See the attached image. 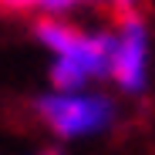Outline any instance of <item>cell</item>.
Returning a JSON list of instances; mask_svg holds the SVG:
<instances>
[{
	"label": "cell",
	"mask_w": 155,
	"mask_h": 155,
	"mask_svg": "<svg viewBox=\"0 0 155 155\" xmlns=\"http://www.w3.org/2000/svg\"><path fill=\"white\" fill-rule=\"evenodd\" d=\"M94 4H101L115 20L132 17V14H142V0H94Z\"/></svg>",
	"instance_id": "5"
},
{
	"label": "cell",
	"mask_w": 155,
	"mask_h": 155,
	"mask_svg": "<svg viewBox=\"0 0 155 155\" xmlns=\"http://www.w3.org/2000/svg\"><path fill=\"white\" fill-rule=\"evenodd\" d=\"M91 4V0H41V14H51V17H68L74 14L78 7Z\"/></svg>",
	"instance_id": "6"
},
{
	"label": "cell",
	"mask_w": 155,
	"mask_h": 155,
	"mask_svg": "<svg viewBox=\"0 0 155 155\" xmlns=\"http://www.w3.org/2000/svg\"><path fill=\"white\" fill-rule=\"evenodd\" d=\"M34 155H61L58 148H41V152H34Z\"/></svg>",
	"instance_id": "8"
},
{
	"label": "cell",
	"mask_w": 155,
	"mask_h": 155,
	"mask_svg": "<svg viewBox=\"0 0 155 155\" xmlns=\"http://www.w3.org/2000/svg\"><path fill=\"white\" fill-rule=\"evenodd\" d=\"M31 115L54 142L78 145L115 132L121 118V105L105 88H88V91L44 88L31 98Z\"/></svg>",
	"instance_id": "1"
},
{
	"label": "cell",
	"mask_w": 155,
	"mask_h": 155,
	"mask_svg": "<svg viewBox=\"0 0 155 155\" xmlns=\"http://www.w3.org/2000/svg\"><path fill=\"white\" fill-rule=\"evenodd\" d=\"M152 84V31L142 14L121 17L111 27L108 88L121 98H142Z\"/></svg>",
	"instance_id": "3"
},
{
	"label": "cell",
	"mask_w": 155,
	"mask_h": 155,
	"mask_svg": "<svg viewBox=\"0 0 155 155\" xmlns=\"http://www.w3.org/2000/svg\"><path fill=\"white\" fill-rule=\"evenodd\" d=\"M4 14H41V0H0Z\"/></svg>",
	"instance_id": "7"
},
{
	"label": "cell",
	"mask_w": 155,
	"mask_h": 155,
	"mask_svg": "<svg viewBox=\"0 0 155 155\" xmlns=\"http://www.w3.org/2000/svg\"><path fill=\"white\" fill-rule=\"evenodd\" d=\"M78 24H71L68 17H51V14H41L34 24H31V34L34 41L47 51V58H58L71 47V41L78 37Z\"/></svg>",
	"instance_id": "4"
},
{
	"label": "cell",
	"mask_w": 155,
	"mask_h": 155,
	"mask_svg": "<svg viewBox=\"0 0 155 155\" xmlns=\"http://www.w3.org/2000/svg\"><path fill=\"white\" fill-rule=\"evenodd\" d=\"M111 68V27H81L64 54L47 61V88L88 91L105 88Z\"/></svg>",
	"instance_id": "2"
}]
</instances>
